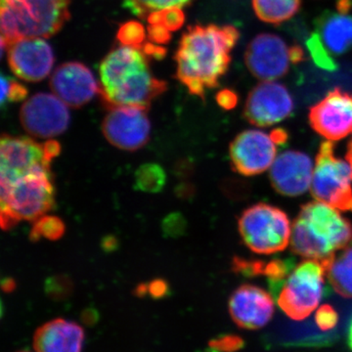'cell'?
<instances>
[{"label": "cell", "instance_id": "cell-15", "mask_svg": "<svg viewBox=\"0 0 352 352\" xmlns=\"http://www.w3.org/2000/svg\"><path fill=\"white\" fill-rule=\"evenodd\" d=\"M11 71L25 82H36L50 75L54 54L43 38H25L7 44Z\"/></svg>", "mask_w": 352, "mask_h": 352}, {"label": "cell", "instance_id": "cell-30", "mask_svg": "<svg viewBox=\"0 0 352 352\" xmlns=\"http://www.w3.org/2000/svg\"><path fill=\"white\" fill-rule=\"evenodd\" d=\"M28 96V89L24 85L16 82L13 78L8 76H1V98L0 103L2 107L7 102H22L24 101L25 97Z\"/></svg>", "mask_w": 352, "mask_h": 352}, {"label": "cell", "instance_id": "cell-22", "mask_svg": "<svg viewBox=\"0 0 352 352\" xmlns=\"http://www.w3.org/2000/svg\"><path fill=\"white\" fill-rule=\"evenodd\" d=\"M326 276L342 298H352V248H346L326 265Z\"/></svg>", "mask_w": 352, "mask_h": 352}, {"label": "cell", "instance_id": "cell-2", "mask_svg": "<svg viewBox=\"0 0 352 352\" xmlns=\"http://www.w3.org/2000/svg\"><path fill=\"white\" fill-rule=\"evenodd\" d=\"M99 72V94L109 110L120 106L149 109L151 102L166 89V82L152 76L147 55L140 47L115 48L104 58Z\"/></svg>", "mask_w": 352, "mask_h": 352}, {"label": "cell", "instance_id": "cell-23", "mask_svg": "<svg viewBox=\"0 0 352 352\" xmlns=\"http://www.w3.org/2000/svg\"><path fill=\"white\" fill-rule=\"evenodd\" d=\"M302 0H252L258 19L278 25L293 18L300 11Z\"/></svg>", "mask_w": 352, "mask_h": 352}, {"label": "cell", "instance_id": "cell-43", "mask_svg": "<svg viewBox=\"0 0 352 352\" xmlns=\"http://www.w3.org/2000/svg\"><path fill=\"white\" fill-rule=\"evenodd\" d=\"M190 164L187 161H182L179 164H176L175 166V173L179 177H186V176L189 175L190 171Z\"/></svg>", "mask_w": 352, "mask_h": 352}, {"label": "cell", "instance_id": "cell-11", "mask_svg": "<svg viewBox=\"0 0 352 352\" xmlns=\"http://www.w3.org/2000/svg\"><path fill=\"white\" fill-rule=\"evenodd\" d=\"M277 146L271 133L258 129L241 132L229 148L234 170L245 176L261 175L274 163Z\"/></svg>", "mask_w": 352, "mask_h": 352}, {"label": "cell", "instance_id": "cell-48", "mask_svg": "<svg viewBox=\"0 0 352 352\" xmlns=\"http://www.w3.org/2000/svg\"><path fill=\"white\" fill-rule=\"evenodd\" d=\"M347 340H349V347H351V349L352 351V320L351 322V324H349V338H347Z\"/></svg>", "mask_w": 352, "mask_h": 352}, {"label": "cell", "instance_id": "cell-32", "mask_svg": "<svg viewBox=\"0 0 352 352\" xmlns=\"http://www.w3.org/2000/svg\"><path fill=\"white\" fill-rule=\"evenodd\" d=\"M187 221L180 212H171L162 222V230L164 237L179 238L186 232Z\"/></svg>", "mask_w": 352, "mask_h": 352}, {"label": "cell", "instance_id": "cell-49", "mask_svg": "<svg viewBox=\"0 0 352 352\" xmlns=\"http://www.w3.org/2000/svg\"><path fill=\"white\" fill-rule=\"evenodd\" d=\"M22 352H28V351H22Z\"/></svg>", "mask_w": 352, "mask_h": 352}, {"label": "cell", "instance_id": "cell-1", "mask_svg": "<svg viewBox=\"0 0 352 352\" xmlns=\"http://www.w3.org/2000/svg\"><path fill=\"white\" fill-rule=\"evenodd\" d=\"M240 38L233 25H191L176 51V78L190 94L205 100L207 89L219 87L231 63V51Z\"/></svg>", "mask_w": 352, "mask_h": 352}, {"label": "cell", "instance_id": "cell-7", "mask_svg": "<svg viewBox=\"0 0 352 352\" xmlns=\"http://www.w3.org/2000/svg\"><path fill=\"white\" fill-rule=\"evenodd\" d=\"M325 276V266L319 261L296 264L278 294V305L293 320H305L320 303Z\"/></svg>", "mask_w": 352, "mask_h": 352}, {"label": "cell", "instance_id": "cell-17", "mask_svg": "<svg viewBox=\"0 0 352 352\" xmlns=\"http://www.w3.org/2000/svg\"><path fill=\"white\" fill-rule=\"evenodd\" d=\"M228 309L236 325L247 330H258L272 319L274 302L272 296L263 289L245 284L233 292Z\"/></svg>", "mask_w": 352, "mask_h": 352}, {"label": "cell", "instance_id": "cell-29", "mask_svg": "<svg viewBox=\"0 0 352 352\" xmlns=\"http://www.w3.org/2000/svg\"><path fill=\"white\" fill-rule=\"evenodd\" d=\"M145 30L142 24L135 21H129L120 28L118 39L122 45L132 47H142L141 44L145 41Z\"/></svg>", "mask_w": 352, "mask_h": 352}, {"label": "cell", "instance_id": "cell-16", "mask_svg": "<svg viewBox=\"0 0 352 352\" xmlns=\"http://www.w3.org/2000/svg\"><path fill=\"white\" fill-rule=\"evenodd\" d=\"M41 164L47 166L44 163L43 144L23 136L2 135L0 140L1 184H13Z\"/></svg>", "mask_w": 352, "mask_h": 352}, {"label": "cell", "instance_id": "cell-4", "mask_svg": "<svg viewBox=\"0 0 352 352\" xmlns=\"http://www.w3.org/2000/svg\"><path fill=\"white\" fill-rule=\"evenodd\" d=\"M69 18V0H1V36L7 44L50 38Z\"/></svg>", "mask_w": 352, "mask_h": 352}, {"label": "cell", "instance_id": "cell-46", "mask_svg": "<svg viewBox=\"0 0 352 352\" xmlns=\"http://www.w3.org/2000/svg\"><path fill=\"white\" fill-rule=\"evenodd\" d=\"M148 293H149L148 292V284H139L138 288L135 289V294L139 296H145Z\"/></svg>", "mask_w": 352, "mask_h": 352}, {"label": "cell", "instance_id": "cell-31", "mask_svg": "<svg viewBox=\"0 0 352 352\" xmlns=\"http://www.w3.org/2000/svg\"><path fill=\"white\" fill-rule=\"evenodd\" d=\"M45 289L51 298H64L73 291V281L67 275H53L46 280Z\"/></svg>", "mask_w": 352, "mask_h": 352}, {"label": "cell", "instance_id": "cell-37", "mask_svg": "<svg viewBox=\"0 0 352 352\" xmlns=\"http://www.w3.org/2000/svg\"><path fill=\"white\" fill-rule=\"evenodd\" d=\"M148 292L154 298H164L170 292V286L166 280L157 278L148 284Z\"/></svg>", "mask_w": 352, "mask_h": 352}, {"label": "cell", "instance_id": "cell-21", "mask_svg": "<svg viewBox=\"0 0 352 352\" xmlns=\"http://www.w3.org/2000/svg\"><path fill=\"white\" fill-rule=\"evenodd\" d=\"M316 29L333 55H342L352 47V16L326 12L316 21Z\"/></svg>", "mask_w": 352, "mask_h": 352}, {"label": "cell", "instance_id": "cell-18", "mask_svg": "<svg viewBox=\"0 0 352 352\" xmlns=\"http://www.w3.org/2000/svg\"><path fill=\"white\" fill-rule=\"evenodd\" d=\"M50 87L58 98L76 109L91 101L100 89L91 71L78 62L58 67L51 76Z\"/></svg>", "mask_w": 352, "mask_h": 352}, {"label": "cell", "instance_id": "cell-38", "mask_svg": "<svg viewBox=\"0 0 352 352\" xmlns=\"http://www.w3.org/2000/svg\"><path fill=\"white\" fill-rule=\"evenodd\" d=\"M44 163L50 166L53 159L59 156L62 147L58 141L48 140L43 144Z\"/></svg>", "mask_w": 352, "mask_h": 352}, {"label": "cell", "instance_id": "cell-3", "mask_svg": "<svg viewBox=\"0 0 352 352\" xmlns=\"http://www.w3.org/2000/svg\"><path fill=\"white\" fill-rule=\"evenodd\" d=\"M352 242V223L340 210L315 201L300 208L292 226V251L324 266Z\"/></svg>", "mask_w": 352, "mask_h": 352}, {"label": "cell", "instance_id": "cell-28", "mask_svg": "<svg viewBox=\"0 0 352 352\" xmlns=\"http://www.w3.org/2000/svg\"><path fill=\"white\" fill-rule=\"evenodd\" d=\"M151 25H162L170 32L178 31L184 24L185 16L180 7H171L163 10L154 11L148 16Z\"/></svg>", "mask_w": 352, "mask_h": 352}, {"label": "cell", "instance_id": "cell-6", "mask_svg": "<svg viewBox=\"0 0 352 352\" xmlns=\"http://www.w3.org/2000/svg\"><path fill=\"white\" fill-rule=\"evenodd\" d=\"M238 226L243 242L256 254L284 251L291 242L288 215L268 204L259 203L248 208L241 215Z\"/></svg>", "mask_w": 352, "mask_h": 352}, {"label": "cell", "instance_id": "cell-14", "mask_svg": "<svg viewBox=\"0 0 352 352\" xmlns=\"http://www.w3.org/2000/svg\"><path fill=\"white\" fill-rule=\"evenodd\" d=\"M309 122L326 140L346 138L352 133V95L335 88L310 109Z\"/></svg>", "mask_w": 352, "mask_h": 352}, {"label": "cell", "instance_id": "cell-19", "mask_svg": "<svg viewBox=\"0 0 352 352\" xmlns=\"http://www.w3.org/2000/svg\"><path fill=\"white\" fill-rule=\"evenodd\" d=\"M314 170L311 159L305 153L285 151L271 166V184L281 195H302L311 186Z\"/></svg>", "mask_w": 352, "mask_h": 352}, {"label": "cell", "instance_id": "cell-41", "mask_svg": "<svg viewBox=\"0 0 352 352\" xmlns=\"http://www.w3.org/2000/svg\"><path fill=\"white\" fill-rule=\"evenodd\" d=\"M102 249L103 251L110 252L116 251L119 247V242H118L117 238L115 236H106V237L103 238L102 240Z\"/></svg>", "mask_w": 352, "mask_h": 352}, {"label": "cell", "instance_id": "cell-45", "mask_svg": "<svg viewBox=\"0 0 352 352\" xmlns=\"http://www.w3.org/2000/svg\"><path fill=\"white\" fill-rule=\"evenodd\" d=\"M1 287L4 292H6V293H10V292L14 291L16 288L15 280L10 277L4 278L1 281Z\"/></svg>", "mask_w": 352, "mask_h": 352}, {"label": "cell", "instance_id": "cell-13", "mask_svg": "<svg viewBox=\"0 0 352 352\" xmlns=\"http://www.w3.org/2000/svg\"><path fill=\"white\" fill-rule=\"evenodd\" d=\"M289 50L284 39L276 34H258L248 45L245 65L259 80H278L288 74L292 63Z\"/></svg>", "mask_w": 352, "mask_h": 352}, {"label": "cell", "instance_id": "cell-36", "mask_svg": "<svg viewBox=\"0 0 352 352\" xmlns=\"http://www.w3.org/2000/svg\"><path fill=\"white\" fill-rule=\"evenodd\" d=\"M217 102L223 110H232L237 106L238 95L231 89H223L217 95Z\"/></svg>", "mask_w": 352, "mask_h": 352}, {"label": "cell", "instance_id": "cell-8", "mask_svg": "<svg viewBox=\"0 0 352 352\" xmlns=\"http://www.w3.org/2000/svg\"><path fill=\"white\" fill-rule=\"evenodd\" d=\"M333 141L320 145L312 176V196L340 212H352V170L351 164L336 157Z\"/></svg>", "mask_w": 352, "mask_h": 352}, {"label": "cell", "instance_id": "cell-25", "mask_svg": "<svg viewBox=\"0 0 352 352\" xmlns=\"http://www.w3.org/2000/svg\"><path fill=\"white\" fill-rule=\"evenodd\" d=\"M66 226L63 220L54 215H43L36 221L30 233V240L32 243L38 242L41 238L50 241H57L63 237Z\"/></svg>", "mask_w": 352, "mask_h": 352}, {"label": "cell", "instance_id": "cell-34", "mask_svg": "<svg viewBox=\"0 0 352 352\" xmlns=\"http://www.w3.org/2000/svg\"><path fill=\"white\" fill-rule=\"evenodd\" d=\"M210 346L219 351L236 352L244 347L245 342L239 336L227 335L212 340Z\"/></svg>", "mask_w": 352, "mask_h": 352}, {"label": "cell", "instance_id": "cell-35", "mask_svg": "<svg viewBox=\"0 0 352 352\" xmlns=\"http://www.w3.org/2000/svg\"><path fill=\"white\" fill-rule=\"evenodd\" d=\"M148 38L154 43H168L171 38L170 32L162 25H148Z\"/></svg>", "mask_w": 352, "mask_h": 352}, {"label": "cell", "instance_id": "cell-27", "mask_svg": "<svg viewBox=\"0 0 352 352\" xmlns=\"http://www.w3.org/2000/svg\"><path fill=\"white\" fill-rule=\"evenodd\" d=\"M307 47L314 64L325 71H336L338 69L337 62L323 43L318 32H314L307 41Z\"/></svg>", "mask_w": 352, "mask_h": 352}, {"label": "cell", "instance_id": "cell-42", "mask_svg": "<svg viewBox=\"0 0 352 352\" xmlns=\"http://www.w3.org/2000/svg\"><path fill=\"white\" fill-rule=\"evenodd\" d=\"M289 53H291L292 64L302 63L305 60V50L300 45L291 46Z\"/></svg>", "mask_w": 352, "mask_h": 352}, {"label": "cell", "instance_id": "cell-39", "mask_svg": "<svg viewBox=\"0 0 352 352\" xmlns=\"http://www.w3.org/2000/svg\"><path fill=\"white\" fill-rule=\"evenodd\" d=\"M175 195L180 199H187L191 198L192 196L195 193V187L191 184V183L188 182H182L179 183L177 186L175 187Z\"/></svg>", "mask_w": 352, "mask_h": 352}, {"label": "cell", "instance_id": "cell-40", "mask_svg": "<svg viewBox=\"0 0 352 352\" xmlns=\"http://www.w3.org/2000/svg\"><path fill=\"white\" fill-rule=\"evenodd\" d=\"M142 48L143 52L145 53L147 56L154 57L156 59H162L166 56V50L161 47V46L155 45L153 43H146Z\"/></svg>", "mask_w": 352, "mask_h": 352}, {"label": "cell", "instance_id": "cell-20", "mask_svg": "<svg viewBox=\"0 0 352 352\" xmlns=\"http://www.w3.org/2000/svg\"><path fill=\"white\" fill-rule=\"evenodd\" d=\"M85 332L75 322L55 319L39 327L34 336L36 352H82Z\"/></svg>", "mask_w": 352, "mask_h": 352}, {"label": "cell", "instance_id": "cell-10", "mask_svg": "<svg viewBox=\"0 0 352 352\" xmlns=\"http://www.w3.org/2000/svg\"><path fill=\"white\" fill-rule=\"evenodd\" d=\"M67 106L56 95H34L21 108V124L34 138H55L69 127L71 117Z\"/></svg>", "mask_w": 352, "mask_h": 352}, {"label": "cell", "instance_id": "cell-12", "mask_svg": "<svg viewBox=\"0 0 352 352\" xmlns=\"http://www.w3.org/2000/svg\"><path fill=\"white\" fill-rule=\"evenodd\" d=\"M293 110V97L287 87L282 83L265 80L250 92L244 117L254 126L266 127L286 120Z\"/></svg>", "mask_w": 352, "mask_h": 352}, {"label": "cell", "instance_id": "cell-33", "mask_svg": "<svg viewBox=\"0 0 352 352\" xmlns=\"http://www.w3.org/2000/svg\"><path fill=\"white\" fill-rule=\"evenodd\" d=\"M339 315L335 308L330 305H324L317 309L315 314V323L322 331L332 330L337 326Z\"/></svg>", "mask_w": 352, "mask_h": 352}, {"label": "cell", "instance_id": "cell-26", "mask_svg": "<svg viewBox=\"0 0 352 352\" xmlns=\"http://www.w3.org/2000/svg\"><path fill=\"white\" fill-rule=\"evenodd\" d=\"M192 0H124V6L134 15L140 18H146L154 11L163 10L171 7H182L188 6Z\"/></svg>", "mask_w": 352, "mask_h": 352}, {"label": "cell", "instance_id": "cell-47", "mask_svg": "<svg viewBox=\"0 0 352 352\" xmlns=\"http://www.w3.org/2000/svg\"><path fill=\"white\" fill-rule=\"evenodd\" d=\"M346 161L349 162V164H351L352 170V139L351 142L349 143V146H347Z\"/></svg>", "mask_w": 352, "mask_h": 352}, {"label": "cell", "instance_id": "cell-24", "mask_svg": "<svg viewBox=\"0 0 352 352\" xmlns=\"http://www.w3.org/2000/svg\"><path fill=\"white\" fill-rule=\"evenodd\" d=\"M134 179V189L146 193H160L166 185V171L160 164H144L135 171Z\"/></svg>", "mask_w": 352, "mask_h": 352}, {"label": "cell", "instance_id": "cell-5", "mask_svg": "<svg viewBox=\"0 0 352 352\" xmlns=\"http://www.w3.org/2000/svg\"><path fill=\"white\" fill-rule=\"evenodd\" d=\"M50 166H41L11 185L1 184V227L10 230L21 220L36 221L55 205Z\"/></svg>", "mask_w": 352, "mask_h": 352}, {"label": "cell", "instance_id": "cell-9", "mask_svg": "<svg viewBox=\"0 0 352 352\" xmlns=\"http://www.w3.org/2000/svg\"><path fill=\"white\" fill-rule=\"evenodd\" d=\"M147 111L138 106L110 109L102 124L108 142L124 151H136L147 144L151 132Z\"/></svg>", "mask_w": 352, "mask_h": 352}, {"label": "cell", "instance_id": "cell-44", "mask_svg": "<svg viewBox=\"0 0 352 352\" xmlns=\"http://www.w3.org/2000/svg\"><path fill=\"white\" fill-rule=\"evenodd\" d=\"M336 6L339 13L347 14L351 10L352 0H338Z\"/></svg>", "mask_w": 352, "mask_h": 352}]
</instances>
